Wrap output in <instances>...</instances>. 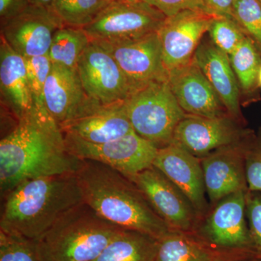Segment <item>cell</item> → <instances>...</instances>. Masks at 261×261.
Returning a JSON list of instances; mask_svg holds the SVG:
<instances>
[{
  "label": "cell",
  "instance_id": "6da1fadb",
  "mask_svg": "<svg viewBox=\"0 0 261 261\" xmlns=\"http://www.w3.org/2000/svg\"><path fill=\"white\" fill-rule=\"evenodd\" d=\"M81 161L68 152L63 130L44 104H37L0 142L1 196L32 178L75 174Z\"/></svg>",
  "mask_w": 261,
  "mask_h": 261
},
{
  "label": "cell",
  "instance_id": "7a4b0ae2",
  "mask_svg": "<svg viewBox=\"0 0 261 261\" xmlns=\"http://www.w3.org/2000/svg\"><path fill=\"white\" fill-rule=\"evenodd\" d=\"M81 161L75 174L84 202L102 219L157 240L172 230L129 178L104 163Z\"/></svg>",
  "mask_w": 261,
  "mask_h": 261
},
{
  "label": "cell",
  "instance_id": "3957f363",
  "mask_svg": "<svg viewBox=\"0 0 261 261\" xmlns=\"http://www.w3.org/2000/svg\"><path fill=\"white\" fill-rule=\"evenodd\" d=\"M2 197L0 231L35 242L84 202L75 174L27 180Z\"/></svg>",
  "mask_w": 261,
  "mask_h": 261
},
{
  "label": "cell",
  "instance_id": "277c9868",
  "mask_svg": "<svg viewBox=\"0 0 261 261\" xmlns=\"http://www.w3.org/2000/svg\"><path fill=\"white\" fill-rule=\"evenodd\" d=\"M121 229L82 202L36 241L38 255L41 261H93Z\"/></svg>",
  "mask_w": 261,
  "mask_h": 261
},
{
  "label": "cell",
  "instance_id": "5b68a950",
  "mask_svg": "<svg viewBox=\"0 0 261 261\" xmlns=\"http://www.w3.org/2000/svg\"><path fill=\"white\" fill-rule=\"evenodd\" d=\"M124 102L136 133L159 148L171 144L176 126L187 116L173 95L168 80L141 87Z\"/></svg>",
  "mask_w": 261,
  "mask_h": 261
},
{
  "label": "cell",
  "instance_id": "8992f818",
  "mask_svg": "<svg viewBox=\"0 0 261 261\" xmlns=\"http://www.w3.org/2000/svg\"><path fill=\"white\" fill-rule=\"evenodd\" d=\"M166 16L143 0L111 2L83 29L91 41L121 42L158 33Z\"/></svg>",
  "mask_w": 261,
  "mask_h": 261
},
{
  "label": "cell",
  "instance_id": "52a82bcc",
  "mask_svg": "<svg viewBox=\"0 0 261 261\" xmlns=\"http://www.w3.org/2000/svg\"><path fill=\"white\" fill-rule=\"evenodd\" d=\"M63 134L68 152L75 158L104 163L128 178L153 166L159 149L135 132L102 144L92 143L70 134Z\"/></svg>",
  "mask_w": 261,
  "mask_h": 261
},
{
  "label": "cell",
  "instance_id": "ba28073f",
  "mask_svg": "<svg viewBox=\"0 0 261 261\" xmlns=\"http://www.w3.org/2000/svg\"><path fill=\"white\" fill-rule=\"evenodd\" d=\"M86 94L101 104L125 101L136 90L111 53L91 41L76 67Z\"/></svg>",
  "mask_w": 261,
  "mask_h": 261
},
{
  "label": "cell",
  "instance_id": "9c48e42d",
  "mask_svg": "<svg viewBox=\"0 0 261 261\" xmlns=\"http://www.w3.org/2000/svg\"><path fill=\"white\" fill-rule=\"evenodd\" d=\"M239 191L221 199L200 228L202 238L220 248L240 250L258 257L246 215L247 192Z\"/></svg>",
  "mask_w": 261,
  "mask_h": 261
},
{
  "label": "cell",
  "instance_id": "30bf717a",
  "mask_svg": "<svg viewBox=\"0 0 261 261\" xmlns=\"http://www.w3.org/2000/svg\"><path fill=\"white\" fill-rule=\"evenodd\" d=\"M254 136L250 130L237 124L236 120L230 116L205 118L187 115L176 126L171 144L200 159Z\"/></svg>",
  "mask_w": 261,
  "mask_h": 261
},
{
  "label": "cell",
  "instance_id": "8fae6325",
  "mask_svg": "<svg viewBox=\"0 0 261 261\" xmlns=\"http://www.w3.org/2000/svg\"><path fill=\"white\" fill-rule=\"evenodd\" d=\"M129 179L171 229L190 233L195 228L199 216L192 202L158 168L151 166Z\"/></svg>",
  "mask_w": 261,
  "mask_h": 261
},
{
  "label": "cell",
  "instance_id": "7c38bea8",
  "mask_svg": "<svg viewBox=\"0 0 261 261\" xmlns=\"http://www.w3.org/2000/svg\"><path fill=\"white\" fill-rule=\"evenodd\" d=\"M216 17L204 10H184L166 17L158 34L168 73L193 59L201 39Z\"/></svg>",
  "mask_w": 261,
  "mask_h": 261
},
{
  "label": "cell",
  "instance_id": "4fadbf2b",
  "mask_svg": "<svg viewBox=\"0 0 261 261\" xmlns=\"http://www.w3.org/2000/svg\"><path fill=\"white\" fill-rule=\"evenodd\" d=\"M63 25L53 10L31 4L1 23V37L25 58L44 56L55 33Z\"/></svg>",
  "mask_w": 261,
  "mask_h": 261
},
{
  "label": "cell",
  "instance_id": "5bb4252c",
  "mask_svg": "<svg viewBox=\"0 0 261 261\" xmlns=\"http://www.w3.org/2000/svg\"><path fill=\"white\" fill-rule=\"evenodd\" d=\"M94 42L111 53L136 89L168 80L158 33L121 42Z\"/></svg>",
  "mask_w": 261,
  "mask_h": 261
},
{
  "label": "cell",
  "instance_id": "9a60e30c",
  "mask_svg": "<svg viewBox=\"0 0 261 261\" xmlns=\"http://www.w3.org/2000/svg\"><path fill=\"white\" fill-rule=\"evenodd\" d=\"M255 137L221 147L200 159L206 193L213 203L235 192L249 191L245 154Z\"/></svg>",
  "mask_w": 261,
  "mask_h": 261
},
{
  "label": "cell",
  "instance_id": "2e32d148",
  "mask_svg": "<svg viewBox=\"0 0 261 261\" xmlns=\"http://www.w3.org/2000/svg\"><path fill=\"white\" fill-rule=\"evenodd\" d=\"M168 82L187 115L205 118L229 116L194 58L187 64L169 70Z\"/></svg>",
  "mask_w": 261,
  "mask_h": 261
},
{
  "label": "cell",
  "instance_id": "e0dca14e",
  "mask_svg": "<svg viewBox=\"0 0 261 261\" xmlns=\"http://www.w3.org/2000/svg\"><path fill=\"white\" fill-rule=\"evenodd\" d=\"M95 102L86 94L76 68L53 65L43 91V104L60 127L80 116Z\"/></svg>",
  "mask_w": 261,
  "mask_h": 261
},
{
  "label": "cell",
  "instance_id": "ac0fdd59",
  "mask_svg": "<svg viewBox=\"0 0 261 261\" xmlns=\"http://www.w3.org/2000/svg\"><path fill=\"white\" fill-rule=\"evenodd\" d=\"M153 166L187 196L199 216L205 215L207 203L200 159L170 144L159 149Z\"/></svg>",
  "mask_w": 261,
  "mask_h": 261
},
{
  "label": "cell",
  "instance_id": "d6986e66",
  "mask_svg": "<svg viewBox=\"0 0 261 261\" xmlns=\"http://www.w3.org/2000/svg\"><path fill=\"white\" fill-rule=\"evenodd\" d=\"M61 128L63 133L95 144L118 140L135 132L124 101L110 104L94 102L87 111Z\"/></svg>",
  "mask_w": 261,
  "mask_h": 261
},
{
  "label": "cell",
  "instance_id": "ffe728a7",
  "mask_svg": "<svg viewBox=\"0 0 261 261\" xmlns=\"http://www.w3.org/2000/svg\"><path fill=\"white\" fill-rule=\"evenodd\" d=\"M194 59L233 119L241 118L240 90L229 56L212 42L200 43Z\"/></svg>",
  "mask_w": 261,
  "mask_h": 261
},
{
  "label": "cell",
  "instance_id": "44dd1931",
  "mask_svg": "<svg viewBox=\"0 0 261 261\" xmlns=\"http://www.w3.org/2000/svg\"><path fill=\"white\" fill-rule=\"evenodd\" d=\"M0 89L2 98L17 120L32 112L36 103L27 76L25 58L1 37Z\"/></svg>",
  "mask_w": 261,
  "mask_h": 261
},
{
  "label": "cell",
  "instance_id": "7402d4cb",
  "mask_svg": "<svg viewBox=\"0 0 261 261\" xmlns=\"http://www.w3.org/2000/svg\"><path fill=\"white\" fill-rule=\"evenodd\" d=\"M158 244L146 233L121 229L93 261H154Z\"/></svg>",
  "mask_w": 261,
  "mask_h": 261
},
{
  "label": "cell",
  "instance_id": "603a6c76",
  "mask_svg": "<svg viewBox=\"0 0 261 261\" xmlns=\"http://www.w3.org/2000/svg\"><path fill=\"white\" fill-rule=\"evenodd\" d=\"M154 261H222L219 254L190 233L171 230L159 240Z\"/></svg>",
  "mask_w": 261,
  "mask_h": 261
},
{
  "label": "cell",
  "instance_id": "cb8c5ba5",
  "mask_svg": "<svg viewBox=\"0 0 261 261\" xmlns=\"http://www.w3.org/2000/svg\"><path fill=\"white\" fill-rule=\"evenodd\" d=\"M230 63L238 79L240 90L247 97H257V75L261 65V53L248 37L229 56Z\"/></svg>",
  "mask_w": 261,
  "mask_h": 261
},
{
  "label": "cell",
  "instance_id": "d4e9b609",
  "mask_svg": "<svg viewBox=\"0 0 261 261\" xmlns=\"http://www.w3.org/2000/svg\"><path fill=\"white\" fill-rule=\"evenodd\" d=\"M90 42L83 29L63 25L55 33L48 56L53 64L76 68Z\"/></svg>",
  "mask_w": 261,
  "mask_h": 261
},
{
  "label": "cell",
  "instance_id": "484cf974",
  "mask_svg": "<svg viewBox=\"0 0 261 261\" xmlns=\"http://www.w3.org/2000/svg\"><path fill=\"white\" fill-rule=\"evenodd\" d=\"M110 3L108 0H55L51 10L63 25L84 29Z\"/></svg>",
  "mask_w": 261,
  "mask_h": 261
},
{
  "label": "cell",
  "instance_id": "4316f807",
  "mask_svg": "<svg viewBox=\"0 0 261 261\" xmlns=\"http://www.w3.org/2000/svg\"><path fill=\"white\" fill-rule=\"evenodd\" d=\"M207 33L213 44L228 56L247 37L233 19L224 16L216 17Z\"/></svg>",
  "mask_w": 261,
  "mask_h": 261
},
{
  "label": "cell",
  "instance_id": "83f0119b",
  "mask_svg": "<svg viewBox=\"0 0 261 261\" xmlns=\"http://www.w3.org/2000/svg\"><path fill=\"white\" fill-rule=\"evenodd\" d=\"M233 18L261 53V3L258 0H234Z\"/></svg>",
  "mask_w": 261,
  "mask_h": 261
},
{
  "label": "cell",
  "instance_id": "f1b7e54d",
  "mask_svg": "<svg viewBox=\"0 0 261 261\" xmlns=\"http://www.w3.org/2000/svg\"><path fill=\"white\" fill-rule=\"evenodd\" d=\"M0 261H41L36 242L0 231Z\"/></svg>",
  "mask_w": 261,
  "mask_h": 261
},
{
  "label": "cell",
  "instance_id": "f546056e",
  "mask_svg": "<svg viewBox=\"0 0 261 261\" xmlns=\"http://www.w3.org/2000/svg\"><path fill=\"white\" fill-rule=\"evenodd\" d=\"M53 65L48 55L25 58L29 85L37 104H43V91Z\"/></svg>",
  "mask_w": 261,
  "mask_h": 261
},
{
  "label": "cell",
  "instance_id": "4dcf8cb0",
  "mask_svg": "<svg viewBox=\"0 0 261 261\" xmlns=\"http://www.w3.org/2000/svg\"><path fill=\"white\" fill-rule=\"evenodd\" d=\"M245 173L249 191L261 192V132L247 149Z\"/></svg>",
  "mask_w": 261,
  "mask_h": 261
},
{
  "label": "cell",
  "instance_id": "1f68e13d",
  "mask_svg": "<svg viewBox=\"0 0 261 261\" xmlns=\"http://www.w3.org/2000/svg\"><path fill=\"white\" fill-rule=\"evenodd\" d=\"M246 215L254 247L261 259V192H247Z\"/></svg>",
  "mask_w": 261,
  "mask_h": 261
},
{
  "label": "cell",
  "instance_id": "d6a6232c",
  "mask_svg": "<svg viewBox=\"0 0 261 261\" xmlns=\"http://www.w3.org/2000/svg\"><path fill=\"white\" fill-rule=\"evenodd\" d=\"M160 10L166 17L172 16L187 10L205 9L203 0H143Z\"/></svg>",
  "mask_w": 261,
  "mask_h": 261
},
{
  "label": "cell",
  "instance_id": "836d02e7",
  "mask_svg": "<svg viewBox=\"0 0 261 261\" xmlns=\"http://www.w3.org/2000/svg\"><path fill=\"white\" fill-rule=\"evenodd\" d=\"M30 5L29 0H0L1 23L18 15Z\"/></svg>",
  "mask_w": 261,
  "mask_h": 261
},
{
  "label": "cell",
  "instance_id": "e575fe53",
  "mask_svg": "<svg viewBox=\"0 0 261 261\" xmlns=\"http://www.w3.org/2000/svg\"><path fill=\"white\" fill-rule=\"evenodd\" d=\"M203 3L208 13L217 16L233 19L232 13L234 0H203Z\"/></svg>",
  "mask_w": 261,
  "mask_h": 261
},
{
  "label": "cell",
  "instance_id": "d590c367",
  "mask_svg": "<svg viewBox=\"0 0 261 261\" xmlns=\"http://www.w3.org/2000/svg\"><path fill=\"white\" fill-rule=\"evenodd\" d=\"M29 1H30V3L32 5L51 9V7H53L55 0H29Z\"/></svg>",
  "mask_w": 261,
  "mask_h": 261
},
{
  "label": "cell",
  "instance_id": "8d00e7d4",
  "mask_svg": "<svg viewBox=\"0 0 261 261\" xmlns=\"http://www.w3.org/2000/svg\"><path fill=\"white\" fill-rule=\"evenodd\" d=\"M257 84H258L259 88L261 89V65L259 69L258 75H257Z\"/></svg>",
  "mask_w": 261,
  "mask_h": 261
},
{
  "label": "cell",
  "instance_id": "74e56055",
  "mask_svg": "<svg viewBox=\"0 0 261 261\" xmlns=\"http://www.w3.org/2000/svg\"><path fill=\"white\" fill-rule=\"evenodd\" d=\"M110 2H139L142 0H108Z\"/></svg>",
  "mask_w": 261,
  "mask_h": 261
},
{
  "label": "cell",
  "instance_id": "f35d334b",
  "mask_svg": "<svg viewBox=\"0 0 261 261\" xmlns=\"http://www.w3.org/2000/svg\"><path fill=\"white\" fill-rule=\"evenodd\" d=\"M247 261H261V259L259 257H252V258Z\"/></svg>",
  "mask_w": 261,
  "mask_h": 261
},
{
  "label": "cell",
  "instance_id": "ab89813d",
  "mask_svg": "<svg viewBox=\"0 0 261 261\" xmlns=\"http://www.w3.org/2000/svg\"><path fill=\"white\" fill-rule=\"evenodd\" d=\"M258 1L261 3V0H258Z\"/></svg>",
  "mask_w": 261,
  "mask_h": 261
}]
</instances>
